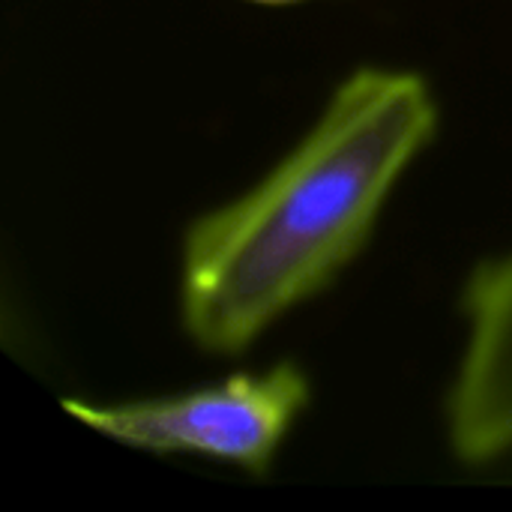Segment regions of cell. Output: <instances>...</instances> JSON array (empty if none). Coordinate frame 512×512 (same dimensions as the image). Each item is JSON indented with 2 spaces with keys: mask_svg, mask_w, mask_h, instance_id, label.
<instances>
[{
  "mask_svg": "<svg viewBox=\"0 0 512 512\" xmlns=\"http://www.w3.org/2000/svg\"><path fill=\"white\" fill-rule=\"evenodd\" d=\"M465 348L447 396V432L462 462L512 456V252L468 279Z\"/></svg>",
  "mask_w": 512,
  "mask_h": 512,
  "instance_id": "3",
  "label": "cell"
},
{
  "mask_svg": "<svg viewBox=\"0 0 512 512\" xmlns=\"http://www.w3.org/2000/svg\"><path fill=\"white\" fill-rule=\"evenodd\" d=\"M438 129L411 69L351 72L300 144L249 192L201 216L180 255V321L210 354H240L318 294L366 243Z\"/></svg>",
  "mask_w": 512,
  "mask_h": 512,
  "instance_id": "1",
  "label": "cell"
},
{
  "mask_svg": "<svg viewBox=\"0 0 512 512\" xmlns=\"http://www.w3.org/2000/svg\"><path fill=\"white\" fill-rule=\"evenodd\" d=\"M309 402V381L294 363L231 375L222 384L96 405L66 399L63 411L93 432L147 453H195L264 474Z\"/></svg>",
  "mask_w": 512,
  "mask_h": 512,
  "instance_id": "2",
  "label": "cell"
},
{
  "mask_svg": "<svg viewBox=\"0 0 512 512\" xmlns=\"http://www.w3.org/2000/svg\"><path fill=\"white\" fill-rule=\"evenodd\" d=\"M261 3H291V0H261Z\"/></svg>",
  "mask_w": 512,
  "mask_h": 512,
  "instance_id": "4",
  "label": "cell"
}]
</instances>
